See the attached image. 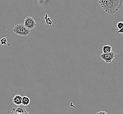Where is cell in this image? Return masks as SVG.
<instances>
[{
  "label": "cell",
  "mask_w": 123,
  "mask_h": 114,
  "mask_svg": "<svg viewBox=\"0 0 123 114\" xmlns=\"http://www.w3.org/2000/svg\"><path fill=\"white\" fill-rule=\"evenodd\" d=\"M99 3L102 9L109 14H114L122 6L121 0H100Z\"/></svg>",
  "instance_id": "6da1fadb"
},
{
  "label": "cell",
  "mask_w": 123,
  "mask_h": 114,
  "mask_svg": "<svg viewBox=\"0 0 123 114\" xmlns=\"http://www.w3.org/2000/svg\"><path fill=\"white\" fill-rule=\"evenodd\" d=\"M14 33L19 36H28L31 33L30 30L26 28L24 24L17 25L13 28Z\"/></svg>",
  "instance_id": "7a4b0ae2"
},
{
  "label": "cell",
  "mask_w": 123,
  "mask_h": 114,
  "mask_svg": "<svg viewBox=\"0 0 123 114\" xmlns=\"http://www.w3.org/2000/svg\"><path fill=\"white\" fill-rule=\"evenodd\" d=\"M24 26L29 29H33L36 26V23L35 19L31 17H27L24 21Z\"/></svg>",
  "instance_id": "3957f363"
},
{
  "label": "cell",
  "mask_w": 123,
  "mask_h": 114,
  "mask_svg": "<svg viewBox=\"0 0 123 114\" xmlns=\"http://www.w3.org/2000/svg\"><path fill=\"white\" fill-rule=\"evenodd\" d=\"M100 58L104 61L107 63H110L112 62L115 57V54L114 52L111 51L109 54L102 53L100 56Z\"/></svg>",
  "instance_id": "277c9868"
},
{
  "label": "cell",
  "mask_w": 123,
  "mask_h": 114,
  "mask_svg": "<svg viewBox=\"0 0 123 114\" xmlns=\"http://www.w3.org/2000/svg\"><path fill=\"white\" fill-rule=\"evenodd\" d=\"M10 114H29V113L27 112L23 106L20 105L13 108Z\"/></svg>",
  "instance_id": "5b68a950"
},
{
  "label": "cell",
  "mask_w": 123,
  "mask_h": 114,
  "mask_svg": "<svg viewBox=\"0 0 123 114\" xmlns=\"http://www.w3.org/2000/svg\"><path fill=\"white\" fill-rule=\"evenodd\" d=\"M22 97L19 95L15 96L12 99L13 103L17 106H20L22 105Z\"/></svg>",
  "instance_id": "8992f818"
},
{
  "label": "cell",
  "mask_w": 123,
  "mask_h": 114,
  "mask_svg": "<svg viewBox=\"0 0 123 114\" xmlns=\"http://www.w3.org/2000/svg\"><path fill=\"white\" fill-rule=\"evenodd\" d=\"M30 103V98L24 96L22 97V105L23 106H28Z\"/></svg>",
  "instance_id": "52a82bcc"
},
{
  "label": "cell",
  "mask_w": 123,
  "mask_h": 114,
  "mask_svg": "<svg viewBox=\"0 0 123 114\" xmlns=\"http://www.w3.org/2000/svg\"><path fill=\"white\" fill-rule=\"evenodd\" d=\"M103 52L104 54H109L111 52L112 47L110 45H106L103 47Z\"/></svg>",
  "instance_id": "ba28073f"
},
{
  "label": "cell",
  "mask_w": 123,
  "mask_h": 114,
  "mask_svg": "<svg viewBox=\"0 0 123 114\" xmlns=\"http://www.w3.org/2000/svg\"><path fill=\"white\" fill-rule=\"evenodd\" d=\"M0 44L1 45H5L7 44V38L6 37H4L2 39H1L0 41Z\"/></svg>",
  "instance_id": "9c48e42d"
},
{
  "label": "cell",
  "mask_w": 123,
  "mask_h": 114,
  "mask_svg": "<svg viewBox=\"0 0 123 114\" xmlns=\"http://www.w3.org/2000/svg\"><path fill=\"white\" fill-rule=\"evenodd\" d=\"M117 28L121 29L123 27V22L122 21H120L118 22L117 24Z\"/></svg>",
  "instance_id": "30bf717a"
},
{
  "label": "cell",
  "mask_w": 123,
  "mask_h": 114,
  "mask_svg": "<svg viewBox=\"0 0 123 114\" xmlns=\"http://www.w3.org/2000/svg\"><path fill=\"white\" fill-rule=\"evenodd\" d=\"M96 114H108L107 113V112H104V111H101V112H97V113Z\"/></svg>",
  "instance_id": "8fae6325"
},
{
  "label": "cell",
  "mask_w": 123,
  "mask_h": 114,
  "mask_svg": "<svg viewBox=\"0 0 123 114\" xmlns=\"http://www.w3.org/2000/svg\"><path fill=\"white\" fill-rule=\"evenodd\" d=\"M117 33H123V27L122 28L120 29L119 30L117 31Z\"/></svg>",
  "instance_id": "7c38bea8"
},
{
  "label": "cell",
  "mask_w": 123,
  "mask_h": 114,
  "mask_svg": "<svg viewBox=\"0 0 123 114\" xmlns=\"http://www.w3.org/2000/svg\"></svg>",
  "instance_id": "4fadbf2b"
}]
</instances>
